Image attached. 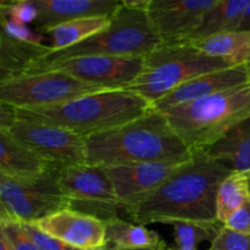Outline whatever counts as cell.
Instances as JSON below:
<instances>
[{"instance_id":"cell-1","label":"cell","mask_w":250,"mask_h":250,"mask_svg":"<svg viewBox=\"0 0 250 250\" xmlns=\"http://www.w3.org/2000/svg\"><path fill=\"white\" fill-rule=\"evenodd\" d=\"M233 172L205 150L192 156L132 212L134 224L172 221L219 222L216 197L220 185Z\"/></svg>"},{"instance_id":"cell-2","label":"cell","mask_w":250,"mask_h":250,"mask_svg":"<svg viewBox=\"0 0 250 250\" xmlns=\"http://www.w3.org/2000/svg\"><path fill=\"white\" fill-rule=\"evenodd\" d=\"M87 164L103 167L154 161H183L192 155L166 116L151 109L115 128L85 137Z\"/></svg>"},{"instance_id":"cell-3","label":"cell","mask_w":250,"mask_h":250,"mask_svg":"<svg viewBox=\"0 0 250 250\" xmlns=\"http://www.w3.org/2000/svg\"><path fill=\"white\" fill-rule=\"evenodd\" d=\"M153 109L128 89L99 90L55 106L17 109L19 120L62 127L82 137L100 133L139 119Z\"/></svg>"},{"instance_id":"cell-4","label":"cell","mask_w":250,"mask_h":250,"mask_svg":"<svg viewBox=\"0 0 250 250\" xmlns=\"http://www.w3.org/2000/svg\"><path fill=\"white\" fill-rule=\"evenodd\" d=\"M161 114L190 153L205 150L250 116V83Z\"/></svg>"},{"instance_id":"cell-5","label":"cell","mask_w":250,"mask_h":250,"mask_svg":"<svg viewBox=\"0 0 250 250\" xmlns=\"http://www.w3.org/2000/svg\"><path fill=\"white\" fill-rule=\"evenodd\" d=\"M234 67L221 59L211 58L190 43L160 44L144 58V70L127 89L154 103L183 83L222 68Z\"/></svg>"},{"instance_id":"cell-6","label":"cell","mask_w":250,"mask_h":250,"mask_svg":"<svg viewBox=\"0 0 250 250\" xmlns=\"http://www.w3.org/2000/svg\"><path fill=\"white\" fill-rule=\"evenodd\" d=\"M160 44V38L151 26L146 10L131 7L121 1L106 28L72 48L51 51L41 59L63 60L77 56L146 58Z\"/></svg>"},{"instance_id":"cell-7","label":"cell","mask_w":250,"mask_h":250,"mask_svg":"<svg viewBox=\"0 0 250 250\" xmlns=\"http://www.w3.org/2000/svg\"><path fill=\"white\" fill-rule=\"evenodd\" d=\"M67 208L55 171L27 180L0 175V221L37 224Z\"/></svg>"},{"instance_id":"cell-8","label":"cell","mask_w":250,"mask_h":250,"mask_svg":"<svg viewBox=\"0 0 250 250\" xmlns=\"http://www.w3.org/2000/svg\"><path fill=\"white\" fill-rule=\"evenodd\" d=\"M68 208L104 224L115 219L131 220L129 210L117 199L106 167L82 164L56 172Z\"/></svg>"},{"instance_id":"cell-9","label":"cell","mask_w":250,"mask_h":250,"mask_svg":"<svg viewBox=\"0 0 250 250\" xmlns=\"http://www.w3.org/2000/svg\"><path fill=\"white\" fill-rule=\"evenodd\" d=\"M100 88L87 84L60 71L22 75L0 81V102L17 109H39L99 92Z\"/></svg>"},{"instance_id":"cell-10","label":"cell","mask_w":250,"mask_h":250,"mask_svg":"<svg viewBox=\"0 0 250 250\" xmlns=\"http://www.w3.org/2000/svg\"><path fill=\"white\" fill-rule=\"evenodd\" d=\"M144 70V58L77 56L63 60L38 59L23 75L60 71L103 90L127 89Z\"/></svg>"},{"instance_id":"cell-11","label":"cell","mask_w":250,"mask_h":250,"mask_svg":"<svg viewBox=\"0 0 250 250\" xmlns=\"http://www.w3.org/2000/svg\"><path fill=\"white\" fill-rule=\"evenodd\" d=\"M7 132L51 171L87 164L85 138L62 127L19 120Z\"/></svg>"},{"instance_id":"cell-12","label":"cell","mask_w":250,"mask_h":250,"mask_svg":"<svg viewBox=\"0 0 250 250\" xmlns=\"http://www.w3.org/2000/svg\"><path fill=\"white\" fill-rule=\"evenodd\" d=\"M217 0H151L148 16L161 44L188 43Z\"/></svg>"},{"instance_id":"cell-13","label":"cell","mask_w":250,"mask_h":250,"mask_svg":"<svg viewBox=\"0 0 250 250\" xmlns=\"http://www.w3.org/2000/svg\"><path fill=\"white\" fill-rule=\"evenodd\" d=\"M188 160L154 161L106 167V170L111 178L117 199L129 210L132 219L133 210L160 188V186Z\"/></svg>"},{"instance_id":"cell-14","label":"cell","mask_w":250,"mask_h":250,"mask_svg":"<svg viewBox=\"0 0 250 250\" xmlns=\"http://www.w3.org/2000/svg\"><path fill=\"white\" fill-rule=\"evenodd\" d=\"M250 83V71L248 65L234 66L212 71L198 76L176 88L170 94L153 104V109L165 112L180 105L188 104L203 98L210 97L216 93L225 92L232 88L242 87Z\"/></svg>"},{"instance_id":"cell-15","label":"cell","mask_w":250,"mask_h":250,"mask_svg":"<svg viewBox=\"0 0 250 250\" xmlns=\"http://www.w3.org/2000/svg\"><path fill=\"white\" fill-rule=\"evenodd\" d=\"M36 225L45 233L77 249H105L104 222L70 208L60 210Z\"/></svg>"},{"instance_id":"cell-16","label":"cell","mask_w":250,"mask_h":250,"mask_svg":"<svg viewBox=\"0 0 250 250\" xmlns=\"http://www.w3.org/2000/svg\"><path fill=\"white\" fill-rule=\"evenodd\" d=\"M33 2L38 10L34 29L41 33L76 19L110 17L121 5L117 0H33Z\"/></svg>"},{"instance_id":"cell-17","label":"cell","mask_w":250,"mask_h":250,"mask_svg":"<svg viewBox=\"0 0 250 250\" xmlns=\"http://www.w3.org/2000/svg\"><path fill=\"white\" fill-rule=\"evenodd\" d=\"M49 171L46 164L7 131H0V175L27 180Z\"/></svg>"},{"instance_id":"cell-18","label":"cell","mask_w":250,"mask_h":250,"mask_svg":"<svg viewBox=\"0 0 250 250\" xmlns=\"http://www.w3.org/2000/svg\"><path fill=\"white\" fill-rule=\"evenodd\" d=\"M211 158L233 172L250 173V116L229 129L221 139L205 149Z\"/></svg>"},{"instance_id":"cell-19","label":"cell","mask_w":250,"mask_h":250,"mask_svg":"<svg viewBox=\"0 0 250 250\" xmlns=\"http://www.w3.org/2000/svg\"><path fill=\"white\" fill-rule=\"evenodd\" d=\"M105 243L106 249L167 250L165 242L155 231L124 219L105 224Z\"/></svg>"},{"instance_id":"cell-20","label":"cell","mask_w":250,"mask_h":250,"mask_svg":"<svg viewBox=\"0 0 250 250\" xmlns=\"http://www.w3.org/2000/svg\"><path fill=\"white\" fill-rule=\"evenodd\" d=\"M190 44L207 55L221 59L231 66H243L250 63L249 32H224Z\"/></svg>"},{"instance_id":"cell-21","label":"cell","mask_w":250,"mask_h":250,"mask_svg":"<svg viewBox=\"0 0 250 250\" xmlns=\"http://www.w3.org/2000/svg\"><path fill=\"white\" fill-rule=\"evenodd\" d=\"M51 51L49 45H34L0 37V81L22 76L27 67Z\"/></svg>"},{"instance_id":"cell-22","label":"cell","mask_w":250,"mask_h":250,"mask_svg":"<svg viewBox=\"0 0 250 250\" xmlns=\"http://www.w3.org/2000/svg\"><path fill=\"white\" fill-rule=\"evenodd\" d=\"M111 17L95 16L76 19L53 27L44 34L50 39L49 46L51 51H60L72 48L106 28L111 23Z\"/></svg>"},{"instance_id":"cell-23","label":"cell","mask_w":250,"mask_h":250,"mask_svg":"<svg viewBox=\"0 0 250 250\" xmlns=\"http://www.w3.org/2000/svg\"><path fill=\"white\" fill-rule=\"evenodd\" d=\"M248 2L249 0H217L216 4L205 14L199 28L190 37L188 43H194L224 32L236 31Z\"/></svg>"},{"instance_id":"cell-24","label":"cell","mask_w":250,"mask_h":250,"mask_svg":"<svg viewBox=\"0 0 250 250\" xmlns=\"http://www.w3.org/2000/svg\"><path fill=\"white\" fill-rule=\"evenodd\" d=\"M250 199L248 175L232 172L220 185L216 197V217L220 224Z\"/></svg>"},{"instance_id":"cell-25","label":"cell","mask_w":250,"mask_h":250,"mask_svg":"<svg viewBox=\"0 0 250 250\" xmlns=\"http://www.w3.org/2000/svg\"><path fill=\"white\" fill-rule=\"evenodd\" d=\"M175 246L167 250H198L203 242L211 243L224 225L220 222H195V221H172Z\"/></svg>"},{"instance_id":"cell-26","label":"cell","mask_w":250,"mask_h":250,"mask_svg":"<svg viewBox=\"0 0 250 250\" xmlns=\"http://www.w3.org/2000/svg\"><path fill=\"white\" fill-rule=\"evenodd\" d=\"M0 17L15 23L26 24L33 23L38 17V10L33 0H12L0 1Z\"/></svg>"},{"instance_id":"cell-27","label":"cell","mask_w":250,"mask_h":250,"mask_svg":"<svg viewBox=\"0 0 250 250\" xmlns=\"http://www.w3.org/2000/svg\"><path fill=\"white\" fill-rule=\"evenodd\" d=\"M1 33L14 41L22 43L34 44V45H46L44 42L48 41V36L41 32L32 29L26 24L15 23L9 20L1 19Z\"/></svg>"},{"instance_id":"cell-28","label":"cell","mask_w":250,"mask_h":250,"mask_svg":"<svg viewBox=\"0 0 250 250\" xmlns=\"http://www.w3.org/2000/svg\"><path fill=\"white\" fill-rule=\"evenodd\" d=\"M0 236L6 239L12 250H41L24 233L19 222L0 221Z\"/></svg>"},{"instance_id":"cell-29","label":"cell","mask_w":250,"mask_h":250,"mask_svg":"<svg viewBox=\"0 0 250 250\" xmlns=\"http://www.w3.org/2000/svg\"><path fill=\"white\" fill-rule=\"evenodd\" d=\"M208 250H250V234L222 227Z\"/></svg>"},{"instance_id":"cell-30","label":"cell","mask_w":250,"mask_h":250,"mask_svg":"<svg viewBox=\"0 0 250 250\" xmlns=\"http://www.w3.org/2000/svg\"><path fill=\"white\" fill-rule=\"evenodd\" d=\"M24 233L34 242L41 250H81L66 244L65 242L42 231L36 224H20Z\"/></svg>"},{"instance_id":"cell-31","label":"cell","mask_w":250,"mask_h":250,"mask_svg":"<svg viewBox=\"0 0 250 250\" xmlns=\"http://www.w3.org/2000/svg\"><path fill=\"white\" fill-rule=\"evenodd\" d=\"M224 226L232 231L250 234V199L224 222Z\"/></svg>"},{"instance_id":"cell-32","label":"cell","mask_w":250,"mask_h":250,"mask_svg":"<svg viewBox=\"0 0 250 250\" xmlns=\"http://www.w3.org/2000/svg\"><path fill=\"white\" fill-rule=\"evenodd\" d=\"M17 121V107L5 102H0V131H9Z\"/></svg>"},{"instance_id":"cell-33","label":"cell","mask_w":250,"mask_h":250,"mask_svg":"<svg viewBox=\"0 0 250 250\" xmlns=\"http://www.w3.org/2000/svg\"><path fill=\"white\" fill-rule=\"evenodd\" d=\"M236 31L249 32L250 33V0L248 2V5H247V7L244 9L241 19H239V23H238V27H237Z\"/></svg>"},{"instance_id":"cell-34","label":"cell","mask_w":250,"mask_h":250,"mask_svg":"<svg viewBox=\"0 0 250 250\" xmlns=\"http://www.w3.org/2000/svg\"><path fill=\"white\" fill-rule=\"evenodd\" d=\"M0 250H12L11 247L9 246L6 239L2 236H0Z\"/></svg>"},{"instance_id":"cell-35","label":"cell","mask_w":250,"mask_h":250,"mask_svg":"<svg viewBox=\"0 0 250 250\" xmlns=\"http://www.w3.org/2000/svg\"><path fill=\"white\" fill-rule=\"evenodd\" d=\"M104 250H158V249H106Z\"/></svg>"},{"instance_id":"cell-36","label":"cell","mask_w":250,"mask_h":250,"mask_svg":"<svg viewBox=\"0 0 250 250\" xmlns=\"http://www.w3.org/2000/svg\"><path fill=\"white\" fill-rule=\"evenodd\" d=\"M248 182H249V190H250V173L248 175Z\"/></svg>"},{"instance_id":"cell-37","label":"cell","mask_w":250,"mask_h":250,"mask_svg":"<svg viewBox=\"0 0 250 250\" xmlns=\"http://www.w3.org/2000/svg\"><path fill=\"white\" fill-rule=\"evenodd\" d=\"M248 67H249V71H250V63L248 65Z\"/></svg>"}]
</instances>
